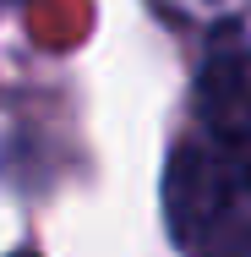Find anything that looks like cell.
<instances>
[{
    "label": "cell",
    "instance_id": "cell-1",
    "mask_svg": "<svg viewBox=\"0 0 251 257\" xmlns=\"http://www.w3.org/2000/svg\"><path fill=\"white\" fill-rule=\"evenodd\" d=\"M164 224L191 257H251V154L191 137L164 170Z\"/></svg>",
    "mask_w": 251,
    "mask_h": 257
},
{
    "label": "cell",
    "instance_id": "cell-2",
    "mask_svg": "<svg viewBox=\"0 0 251 257\" xmlns=\"http://www.w3.org/2000/svg\"><path fill=\"white\" fill-rule=\"evenodd\" d=\"M202 126L213 143L251 148V39L240 28H218L213 44L197 66V88H191Z\"/></svg>",
    "mask_w": 251,
    "mask_h": 257
},
{
    "label": "cell",
    "instance_id": "cell-3",
    "mask_svg": "<svg viewBox=\"0 0 251 257\" xmlns=\"http://www.w3.org/2000/svg\"><path fill=\"white\" fill-rule=\"evenodd\" d=\"M251 0H158V11H169L175 22H197V28H218L235 22Z\"/></svg>",
    "mask_w": 251,
    "mask_h": 257
},
{
    "label": "cell",
    "instance_id": "cell-4",
    "mask_svg": "<svg viewBox=\"0 0 251 257\" xmlns=\"http://www.w3.org/2000/svg\"><path fill=\"white\" fill-rule=\"evenodd\" d=\"M11 257H33V252H11Z\"/></svg>",
    "mask_w": 251,
    "mask_h": 257
}]
</instances>
